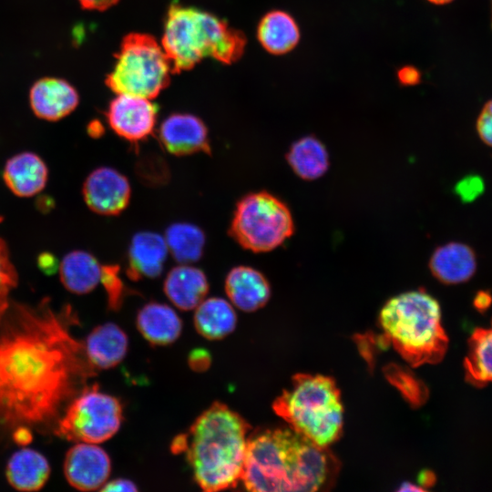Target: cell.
Listing matches in <instances>:
<instances>
[{"label":"cell","mask_w":492,"mask_h":492,"mask_svg":"<svg viewBox=\"0 0 492 492\" xmlns=\"http://www.w3.org/2000/svg\"><path fill=\"white\" fill-rule=\"evenodd\" d=\"M464 368L468 383L477 386L492 383V321L488 327L473 331Z\"/></svg>","instance_id":"cell-27"},{"label":"cell","mask_w":492,"mask_h":492,"mask_svg":"<svg viewBox=\"0 0 492 492\" xmlns=\"http://www.w3.org/2000/svg\"><path fill=\"white\" fill-rule=\"evenodd\" d=\"M73 311L0 305V434L56 426L64 405L94 374L84 343L73 337ZM54 430V429H53Z\"/></svg>","instance_id":"cell-1"},{"label":"cell","mask_w":492,"mask_h":492,"mask_svg":"<svg viewBox=\"0 0 492 492\" xmlns=\"http://www.w3.org/2000/svg\"><path fill=\"white\" fill-rule=\"evenodd\" d=\"M17 283V274L10 261L5 243L0 240V295H7Z\"/></svg>","instance_id":"cell-31"},{"label":"cell","mask_w":492,"mask_h":492,"mask_svg":"<svg viewBox=\"0 0 492 492\" xmlns=\"http://www.w3.org/2000/svg\"><path fill=\"white\" fill-rule=\"evenodd\" d=\"M102 491H137L136 485L128 479H115L110 482H107L101 488Z\"/></svg>","instance_id":"cell-35"},{"label":"cell","mask_w":492,"mask_h":492,"mask_svg":"<svg viewBox=\"0 0 492 492\" xmlns=\"http://www.w3.org/2000/svg\"><path fill=\"white\" fill-rule=\"evenodd\" d=\"M248 429L246 421L221 403L210 405L192 424L185 450L203 490L228 489L241 481Z\"/></svg>","instance_id":"cell-3"},{"label":"cell","mask_w":492,"mask_h":492,"mask_svg":"<svg viewBox=\"0 0 492 492\" xmlns=\"http://www.w3.org/2000/svg\"><path fill=\"white\" fill-rule=\"evenodd\" d=\"M491 302V296L488 292H479L474 300V305L478 310H485L490 305Z\"/></svg>","instance_id":"cell-39"},{"label":"cell","mask_w":492,"mask_h":492,"mask_svg":"<svg viewBox=\"0 0 492 492\" xmlns=\"http://www.w3.org/2000/svg\"><path fill=\"white\" fill-rule=\"evenodd\" d=\"M169 252L180 264L199 261L204 251L206 237L203 231L190 222L170 224L164 235Z\"/></svg>","instance_id":"cell-28"},{"label":"cell","mask_w":492,"mask_h":492,"mask_svg":"<svg viewBox=\"0 0 492 492\" xmlns=\"http://www.w3.org/2000/svg\"><path fill=\"white\" fill-rule=\"evenodd\" d=\"M338 462L292 428L266 430L248 439L241 481L251 491L321 490L335 477Z\"/></svg>","instance_id":"cell-2"},{"label":"cell","mask_w":492,"mask_h":492,"mask_svg":"<svg viewBox=\"0 0 492 492\" xmlns=\"http://www.w3.org/2000/svg\"><path fill=\"white\" fill-rule=\"evenodd\" d=\"M237 315L228 301L211 297L204 299L196 308L194 325L199 333L210 340L224 338L235 329Z\"/></svg>","instance_id":"cell-25"},{"label":"cell","mask_w":492,"mask_h":492,"mask_svg":"<svg viewBox=\"0 0 492 492\" xmlns=\"http://www.w3.org/2000/svg\"><path fill=\"white\" fill-rule=\"evenodd\" d=\"M100 282L108 292L109 306L117 309L124 293V284L119 277V266L116 264L102 265Z\"/></svg>","instance_id":"cell-29"},{"label":"cell","mask_w":492,"mask_h":492,"mask_svg":"<svg viewBox=\"0 0 492 492\" xmlns=\"http://www.w3.org/2000/svg\"><path fill=\"white\" fill-rule=\"evenodd\" d=\"M455 193L465 203L476 200L485 190L483 179L476 174L465 176L455 186Z\"/></svg>","instance_id":"cell-30"},{"label":"cell","mask_w":492,"mask_h":492,"mask_svg":"<svg viewBox=\"0 0 492 492\" xmlns=\"http://www.w3.org/2000/svg\"><path fill=\"white\" fill-rule=\"evenodd\" d=\"M163 289L168 299L179 309H195L206 297L209 282L206 274L190 264H179L167 274Z\"/></svg>","instance_id":"cell-18"},{"label":"cell","mask_w":492,"mask_h":492,"mask_svg":"<svg viewBox=\"0 0 492 492\" xmlns=\"http://www.w3.org/2000/svg\"><path fill=\"white\" fill-rule=\"evenodd\" d=\"M84 9L104 11L116 5L118 0H78Z\"/></svg>","instance_id":"cell-36"},{"label":"cell","mask_w":492,"mask_h":492,"mask_svg":"<svg viewBox=\"0 0 492 492\" xmlns=\"http://www.w3.org/2000/svg\"><path fill=\"white\" fill-rule=\"evenodd\" d=\"M286 159L293 172L306 180L322 177L330 163L325 146L313 136L302 137L292 143Z\"/></svg>","instance_id":"cell-26"},{"label":"cell","mask_w":492,"mask_h":492,"mask_svg":"<svg viewBox=\"0 0 492 492\" xmlns=\"http://www.w3.org/2000/svg\"><path fill=\"white\" fill-rule=\"evenodd\" d=\"M29 102L36 117L56 121L75 110L79 96L77 89L67 80L48 77L33 84L29 92Z\"/></svg>","instance_id":"cell-14"},{"label":"cell","mask_w":492,"mask_h":492,"mask_svg":"<svg viewBox=\"0 0 492 492\" xmlns=\"http://www.w3.org/2000/svg\"><path fill=\"white\" fill-rule=\"evenodd\" d=\"M427 1L434 5H446L452 2L453 0H427Z\"/></svg>","instance_id":"cell-41"},{"label":"cell","mask_w":492,"mask_h":492,"mask_svg":"<svg viewBox=\"0 0 492 492\" xmlns=\"http://www.w3.org/2000/svg\"><path fill=\"white\" fill-rule=\"evenodd\" d=\"M59 274L67 290L76 294H86L100 282L102 265L89 252L74 251L63 258Z\"/></svg>","instance_id":"cell-24"},{"label":"cell","mask_w":492,"mask_h":492,"mask_svg":"<svg viewBox=\"0 0 492 492\" xmlns=\"http://www.w3.org/2000/svg\"><path fill=\"white\" fill-rule=\"evenodd\" d=\"M399 490L400 491H410V490L422 491L424 490V488L422 487H416L414 484L407 483V484H404L403 487H400Z\"/></svg>","instance_id":"cell-40"},{"label":"cell","mask_w":492,"mask_h":492,"mask_svg":"<svg viewBox=\"0 0 492 492\" xmlns=\"http://www.w3.org/2000/svg\"><path fill=\"white\" fill-rule=\"evenodd\" d=\"M121 421L119 401L92 385L71 400L53 432L68 441L98 444L111 438Z\"/></svg>","instance_id":"cell-9"},{"label":"cell","mask_w":492,"mask_h":492,"mask_svg":"<svg viewBox=\"0 0 492 492\" xmlns=\"http://www.w3.org/2000/svg\"><path fill=\"white\" fill-rule=\"evenodd\" d=\"M40 268L46 273H52L56 269V263L55 258L51 254H42L39 258Z\"/></svg>","instance_id":"cell-38"},{"label":"cell","mask_w":492,"mask_h":492,"mask_svg":"<svg viewBox=\"0 0 492 492\" xmlns=\"http://www.w3.org/2000/svg\"><path fill=\"white\" fill-rule=\"evenodd\" d=\"M137 325L140 333L152 344L166 345L178 339L182 323L169 305L151 302L138 313Z\"/></svg>","instance_id":"cell-23"},{"label":"cell","mask_w":492,"mask_h":492,"mask_svg":"<svg viewBox=\"0 0 492 492\" xmlns=\"http://www.w3.org/2000/svg\"><path fill=\"white\" fill-rule=\"evenodd\" d=\"M84 348L94 369H109L124 359L128 350V337L117 324L107 323L91 331Z\"/></svg>","instance_id":"cell-19"},{"label":"cell","mask_w":492,"mask_h":492,"mask_svg":"<svg viewBox=\"0 0 492 492\" xmlns=\"http://www.w3.org/2000/svg\"><path fill=\"white\" fill-rule=\"evenodd\" d=\"M225 292L231 304L248 313L263 307L271 297L266 277L260 271L244 265L233 267L228 272Z\"/></svg>","instance_id":"cell-15"},{"label":"cell","mask_w":492,"mask_h":492,"mask_svg":"<svg viewBox=\"0 0 492 492\" xmlns=\"http://www.w3.org/2000/svg\"><path fill=\"white\" fill-rule=\"evenodd\" d=\"M157 114L158 108L150 99L118 94L108 106L107 118L117 135L128 141L138 142L152 134Z\"/></svg>","instance_id":"cell-10"},{"label":"cell","mask_w":492,"mask_h":492,"mask_svg":"<svg viewBox=\"0 0 492 492\" xmlns=\"http://www.w3.org/2000/svg\"><path fill=\"white\" fill-rule=\"evenodd\" d=\"M170 74V61L156 39L148 34L130 33L122 40L106 84L116 94L152 99L169 85Z\"/></svg>","instance_id":"cell-7"},{"label":"cell","mask_w":492,"mask_h":492,"mask_svg":"<svg viewBox=\"0 0 492 492\" xmlns=\"http://www.w3.org/2000/svg\"><path fill=\"white\" fill-rule=\"evenodd\" d=\"M3 177L13 193L20 197H31L45 188L47 168L37 155L23 152L7 160Z\"/></svg>","instance_id":"cell-21"},{"label":"cell","mask_w":492,"mask_h":492,"mask_svg":"<svg viewBox=\"0 0 492 492\" xmlns=\"http://www.w3.org/2000/svg\"><path fill=\"white\" fill-rule=\"evenodd\" d=\"M477 131L481 140L492 147V99L486 103L477 118Z\"/></svg>","instance_id":"cell-32"},{"label":"cell","mask_w":492,"mask_h":492,"mask_svg":"<svg viewBox=\"0 0 492 492\" xmlns=\"http://www.w3.org/2000/svg\"><path fill=\"white\" fill-rule=\"evenodd\" d=\"M131 187L118 170L100 167L93 170L83 184V197L94 212L112 216L121 213L128 205Z\"/></svg>","instance_id":"cell-11"},{"label":"cell","mask_w":492,"mask_h":492,"mask_svg":"<svg viewBox=\"0 0 492 492\" xmlns=\"http://www.w3.org/2000/svg\"><path fill=\"white\" fill-rule=\"evenodd\" d=\"M294 231L288 206L267 191L243 196L237 203L230 226L231 237L253 252L272 251Z\"/></svg>","instance_id":"cell-8"},{"label":"cell","mask_w":492,"mask_h":492,"mask_svg":"<svg viewBox=\"0 0 492 492\" xmlns=\"http://www.w3.org/2000/svg\"><path fill=\"white\" fill-rule=\"evenodd\" d=\"M12 437L16 444L26 445L31 441L32 435L29 428L19 427L13 432Z\"/></svg>","instance_id":"cell-37"},{"label":"cell","mask_w":492,"mask_h":492,"mask_svg":"<svg viewBox=\"0 0 492 492\" xmlns=\"http://www.w3.org/2000/svg\"><path fill=\"white\" fill-rule=\"evenodd\" d=\"M432 274L446 284H457L470 280L477 270V256L473 249L462 242H448L439 246L429 261Z\"/></svg>","instance_id":"cell-17"},{"label":"cell","mask_w":492,"mask_h":492,"mask_svg":"<svg viewBox=\"0 0 492 492\" xmlns=\"http://www.w3.org/2000/svg\"><path fill=\"white\" fill-rule=\"evenodd\" d=\"M379 322L386 340L412 366L440 362L448 348L438 302L425 291H410L389 299Z\"/></svg>","instance_id":"cell-5"},{"label":"cell","mask_w":492,"mask_h":492,"mask_svg":"<svg viewBox=\"0 0 492 492\" xmlns=\"http://www.w3.org/2000/svg\"><path fill=\"white\" fill-rule=\"evenodd\" d=\"M274 412L317 446L328 447L342 435L343 407L334 380L322 374H298L289 389L272 404Z\"/></svg>","instance_id":"cell-6"},{"label":"cell","mask_w":492,"mask_h":492,"mask_svg":"<svg viewBox=\"0 0 492 492\" xmlns=\"http://www.w3.org/2000/svg\"><path fill=\"white\" fill-rule=\"evenodd\" d=\"M257 38L272 55H284L292 51L300 42L301 31L295 18L284 10L267 12L257 26Z\"/></svg>","instance_id":"cell-20"},{"label":"cell","mask_w":492,"mask_h":492,"mask_svg":"<svg viewBox=\"0 0 492 492\" xmlns=\"http://www.w3.org/2000/svg\"><path fill=\"white\" fill-rule=\"evenodd\" d=\"M63 470L73 487L92 491L107 483L111 462L108 455L97 444L81 442L67 452Z\"/></svg>","instance_id":"cell-12"},{"label":"cell","mask_w":492,"mask_h":492,"mask_svg":"<svg viewBox=\"0 0 492 492\" xmlns=\"http://www.w3.org/2000/svg\"><path fill=\"white\" fill-rule=\"evenodd\" d=\"M159 138L165 149L176 156L210 151L208 129L198 117L175 113L160 125Z\"/></svg>","instance_id":"cell-13"},{"label":"cell","mask_w":492,"mask_h":492,"mask_svg":"<svg viewBox=\"0 0 492 492\" xmlns=\"http://www.w3.org/2000/svg\"><path fill=\"white\" fill-rule=\"evenodd\" d=\"M242 32L212 14L171 4L164 24L161 46L172 74L191 69L205 57L223 64L236 62L246 46Z\"/></svg>","instance_id":"cell-4"},{"label":"cell","mask_w":492,"mask_h":492,"mask_svg":"<svg viewBox=\"0 0 492 492\" xmlns=\"http://www.w3.org/2000/svg\"><path fill=\"white\" fill-rule=\"evenodd\" d=\"M51 468L45 456L26 447L15 452L5 468L8 483L19 491L41 489L48 480Z\"/></svg>","instance_id":"cell-22"},{"label":"cell","mask_w":492,"mask_h":492,"mask_svg":"<svg viewBox=\"0 0 492 492\" xmlns=\"http://www.w3.org/2000/svg\"><path fill=\"white\" fill-rule=\"evenodd\" d=\"M168 253L164 236L149 231L137 232L128 247L127 274L133 280L158 277Z\"/></svg>","instance_id":"cell-16"},{"label":"cell","mask_w":492,"mask_h":492,"mask_svg":"<svg viewBox=\"0 0 492 492\" xmlns=\"http://www.w3.org/2000/svg\"><path fill=\"white\" fill-rule=\"evenodd\" d=\"M210 363V357L203 350H195L190 355V365L196 371H203Z\"/></svg>","instance_id":"cell-34"},{"label":"cell","mask_w":492,"mask_h":492,"mask_svg":"<svg viewBox=\"0 0 492 492\" xmlns=\"http://www.w3.org/2000/svg\"><path fill=\"white\" fill-rule=\"evenodd\" d=\"M396 77L400 85L404 87H412L421 82L422 74L417 67L411 65H405L397 70Z\"/></svg>","instance_id":"cell-33"}]
</instances>
